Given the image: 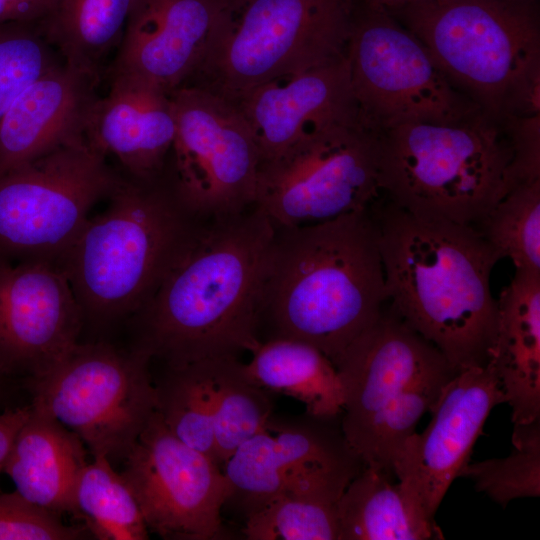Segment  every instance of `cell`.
<instances>
[{
  "label": "cell",
  "mask_w": 540,
  "mask_h": 540,
  "mask_svg": "<svg viewBox=\"0 0 540 540\" xmlns=\"http://www.w3.org/2000/svg\"><path fill=\"white\" fill-rule=\"evenodd\" d=\"M30 411L31 406L28 405L0 412V473L4 470L15 437L28 418Z\"/></svg>",
  "instance_id": "8d00e7d4"
},
{
  "label": "cell",
  "mask_w": 540,
  "mask_h": 540,
  "mask_svg": "<svg viewBox=\"0 0 540 540\" xmlns=\"http://www.w3.org/2000/svg\"><path fill=\"white\" fill-rule=\"evenodd\" d=\"M110 76L108 94L92 107L86 139L106 158L114 157L126 176L157 177L175 135L170 93L131 75Z\"/></svg>",
  "instance_id": "44dd1931"
},
{
  "label": "cell",
  "mask_w": 540,
  "mask_h": 540,
  "mask_svg": "<svg viewBox=\"0 0 540 540\" xmlns=\"http://www.w3.org/2000/svg\"><path fill=\"white\" fill-rule=\"evenodd\" d=\"M364 467L349 445L341 415L272 414L222 466L228 484L225 506L244 520L282 494L338 501Z\"/></svg>",
  "instance_id": "7c38bea8"
},
{
  "label": "cell",
  "mask_w": 540,
  "mask_h": 540,
  "mask_svg": "<svg viewBox=\"0 0 540 540\" xmlns=\"http://www.w3.org/2000/svg\"><path fill=\"white\" fill-rule=\"evenodd\" d=\"M159 176L124 175L61 259L84 318L138 314L204 221Z\"/></svg>",
  "instance_id": "277c9868"
},
{
  "label": "cell",
  "mask_w": 540,
  "mask_h": 540,
  "mask_svg": "<svg viewBox=\"0 0 540 540\" xmlns=\"http://www.w3.org/2000/svg\"><path fill=\"white\" fill-rule=\"evenodd\" d=\"M30 406L3 471L33 504L58 515L70 513L75 484L87 464L84 443L47 412Z\"/></svg>",
  "instance_id": "603a6c76"
},
{
  "label": "cell",
  "mask_w": 540,
  "mask_h": 540,
  "mask_svg": "<svg viewBox=\"0 0 540 540\" xmlns=\"http://www.w3.org/2000/svg\"><path fill=\"white\" fill-rule=\"evenodd\" d=\"M135 0H50L38 22L63 61L97 78L118 48Z\"/></svg>",
  "instance_id": "484cf974"
},
{
  "label": "cell",
  "mask_w": 540,
  "mask_h": 540,
  "mask_svg": "<svg viewBox=\"0 0 540 540\" xmlns=\"http://www.w3.org/2000/svg\"><path fill=\"white\" fill-rule=\"evenodd\" d=\"M337 501L315 495L282 494L244 520L248 540H338Z\"/></svg>",
  "instance_id": "1f68e13d"
},
{
  "label": "cell",
  "mask_w": 540,
  "mask_h": 540,
  "mask_svg": "<svg viewBox=\"0 0 540 540\" xmlns=\"http://www.w3.org/2000/svg\"><path fill=\"white\" fill-rule=\"evenodd\" d=\"M84 527L64 524L60 515L33 504L16 490L0 492V540H79Z\"/></svg>",
  "instance_id": "e575fe53"
},
{
  "label": "cell",
  "mask_w": 540,
  "mask_h": 540,
  "mask_svg": "<svg viewBox=\"0 0 540 540\" xmlns=\"http://www.w3.org/2000/svg\"><path fill=\"white\" fill-rule=\"evenodd\" d=\"M347 58L361 118L378 133L484 112L452 83L423 42L385 9L366 4L361 12L354 9Z\"/></svg>",
  "instance_id": "30bf717a"
},
{
  "label": "cell",
  "mask_w": 540,
  "mask_h": 540,
  "mask_svg": "<svg viewBox=\"0 0 540 540\" xmlns=\"http://www.w3.org/2000/svg\"><path fill=\"white\" fill-rule=\"evenodd\" d=\"M123 175L86 138L0 177V257L60 263L94 205Z\"/></svg>",
  "instance_id": "8fae6325"
},
{
  "label": "cell",
  "mask_w": 540,
  "mask_h": 540,
  "mask_svg": "<svg viewBox=\"0 0 540 540\" xmlns=\"http://www.w3.org/2000/svg\"><path fill=\"white\" fill-rule=\"evenodd\" d=\"M370 207L315 224L274 226L256 303L260 344L305 342L335 365L375 322L387 296Z\"/></svg>",
  "instance_id": "6da1fadb"
},
{
  "label": "cell",
  "mask_w": 540,
  "mask_h": 540,
  "mask_svg": "<svg viewBox=\"0 0 540 540\" xmlns=\"http://www.w3.org/2000/svg\"><path fill=\"white\" fill-rule=\"evenodd\" d=\"M394 478L388 470L364 465L336 503L338 540L444 539L440 527L414 509Z\"/></svg>",
  "instance_id": "cb8c5ba5"
},
{
  "label": "cell",
  "mask_w": 540,
  "mask_h": 540,
  "mask_svg": "<svg viewBox=\"0 0 540 540\" xmlns=\"http://www.w3.org/2000/svg\"><path fill=\"white\" fill-rule=\"evenodd\" d=\"M2 377H3V376L0 374V384H1V379H2Z\"/></svg>",
  "instance_id": "f35d334b"
},
{
  "label": "cell",
  "mask_w": 540,
  "mask_h": 540,
  "mask_svg": "<svg viewBox=\"0 0 540 540\" xmlns=\"http://www.w3.org/2000/svg\"><path fill=\"white\" fill-rule=\"evenodd\" d=\"M227 0H135L111 74L167 93L187 83L222 27Z\"/></svg>",
  "instance_id": "ac0fdd59"
},
{
  "label": "cell",
  "mask_w": 540,
  "mask_h": 540,
  "mask_svg": "<svg viewBox=\"0 0 540 540\" xmlns=\"http://www.w3.org/2000/svg\"><path fill=\"white\" fill-rule=\"evenodd\" d=\"M83 314L56 262L0 257V374L28 381L78 343Z\"/></svg>",
  "instance_id": "2e32d148"
},
{
  "label": "cell",
  "mask_w": 540,
  "mask_h": 540,
  "mask_svg": "<svg viewBox=\"0 0 540 540\" xmlns=\"http://www.w3.org/2000/svg\"><path fill=\"white\" fill-rule=\"evenodd\" d=\"M38 22L0 24V121L19 94L59 63Z\"/></svg>",
  "instance_id": "836d02e7"
},
{
  "label": "cell",
  "mask_w": 540,
  "mask_h": 540,
  "mask_svg": "<svg viewBox=\"0 0 540 540\" xmlns=\"http://www.w3.org/2000/svg\"><path fill=\"white\" fill-rule=\"evenodd\" d=\"M488 364L512 410L513 424L540 417V273L518 270L497 299Z\"/></svg>",
  "instance_id": "7402d4cb"
},
{
  "label": "cell",
  "mask_w": 540,
  "mask_h": 540,
  "mask_svg": "<svg viewBox=\"0 0 540 540\" xmlns=\"http://www.w3.org/2000/svg\"><path fill=\"white\" fill-rule=\"evenodd\" d=\"M245 363L249 376L273 394L295 398L305 411L321 417L342 414L344 390L334 363L305 342L275 339L263 342Z\"/></svg>",
  "instance_id": "d4e9b609"
},
{
  "label": "cell",
  "mask_w": 540,
  "mask_h": 540,
  "mask_svg": "<svg viewBox=\"0 0 540 540\" xmlns=\"http://www.w3.org/2000/svg\"><path fill=\"white\" fill-rule=\"evenodd\" d=\"M274 225L255 205L204 220L138 313L136 348L166 367L254 352L255 313Z\"/></svg>",
  "instance_id": "7a4b0ae2"
},
{
  "label": "cell",
  "mask_w": 540,
  "mask_h": 540,
  "mask_svg": "<svg viewBox=\"0 0 540 540\" xmlns=\"http://www.w3.org/2000/svg\"><path fill=\"white\" fill-rule=\"evenodd\" d=\"M355 0H227L194 84L236 102L272 79L347 54Z\"/></svg>",
  "instance_id": "52a82bcc"
},
{
  "label": "cell",
  "mask_w": 540,
  "mask_h": 540,
  "mask_svg": "<svg viewBox=\"0 0 540 540\" xmlns=\"http://www.w3.org/2000/svg\"><path fill=\"white\" fill-rule=\"evenodd\" d=\"M70 513L98 540H146L149 530L129 485L103 456H94L74 487Z\"/></svg>",
  "instance_id": "4316f807"
},
{
  "label": "cell",
  "mask_w": 540,
  "mask_h": 540,
  "mask_svg": "<svg viewBox=\"0 0 540 540\" xmlns=\"http://www.w3.org/2000/svg\"><path fill=\"white\" fill-rule=\"evenodd\" d=\"M370 209L389 308L455 373L486 366L497 322L490 276L499 256L472 226L418 216L391 201Z\"/></svg>",
  "instance_id": "3957f363"
},
{
  "label": "cell",
  "mask_w": 540,
  "mask_h": 540,
  "mask_svg": "<svg viewBox=\"0 0 540 540\" xmlns=\"http://www.w3.org/2000/svg\"><path fill=\"white\" fill-rule=\"evenodd\" d=\"M99 78L61 61L28 85L0 121V177L86 138Z\"/></svg>",
  "instance_id": "ffe728a7"
},
{
  "label": "cell",
  "mask_w": 540,
  "mask_h": 540,
  "mask_svg": "<svg viewBox=\"0 0 540 540\" xmlns=\"http://www.w3.org/2000/svg\"><path fill=\"white\" fill-rule=\"evenodd\" d=\"M381 192L379 133L360 117L306 134L261 162L254 205L274 226H301L366 210Z\"/></svg>",
  "instance_id": "9c48e42d"
},
{
  "label": "cell",
  "mask_w": 540,
  "mask_h": 540,
  "mask_svg": "<svg viewBox=\"0 0 540 540\" xmlns=\"http://www.w3.org/2000/svg\"><path fill=\"white\" fill-rule=\"evenodd\" d=\"M50 0H0V24L39 22Z\"/></svg>",
  "instance_id": "d590c367"
},
{
  "label": "cell",
  "mask_w": 540,
  "mask_h": 540,
  "mask_svg": "<svg viewBox=\"0 0 540 540\" xmlns=\"http://www.w3.org/2000/svg\"><path fill=\"white\" fill-rule=\"evenodd\" d=\"M511 441L513 450L508 456L469 460L459 473L502 507L518 498L540 495V417L513 424Z\"/></svg>",
  "instance_id": "4dcf8cb0"
},
{
  "label": "cell",
  "mask_w": 540,
  "mask_h": 540,
  "mask_svg": "<svg viewBox=\"0 0 540 540\" xmlns=\"http://www.w3.org/2000/svg\"><path fill=\"white\" fill-rule=\"evenodd\" d=\"M528 0H425L388 11L452 83L499 120L540 112V30Z\"/></svg>",
  "instance_id": "8992f818"
},
{
  "label": "cell",
  "mask_w": 540,
  "mask_h": 540,
  "mask_svg": "<svg viewBox=\"0 0 540 540\" xmlns=\"http://www.w3.org/2000/svg\"><path fill=\"white\" fill-rule=\"evenodd\" d=\"M453 371L435 374L405 389L382 412L362 456L364 465L393 473L392 461L421 417L430 411ZM394 474V473H393Z\"/></svg>",
  "instance_id": "d6a6232c"
},
{
  "label": "cell",
  "mask_w": 540,
  "mask_h": 540,
  "mask_svg": "<svg viewBox=\"0 0 540 540\" xmlns=\"http://www.w3.org/2000/svg\"><path fill=\"white\" fill-rule=\"evenodd\" d=\"M357 1H361V3L369 5V6L379 7L387 11H393L400 7H403L412 3H416V2H420V1H425V0H357Z\"/></svg>",
  "instance_id": "74e56055"
},
{
  "label": "cell",
  "mask_w": 540,
  "mask_h": 540,
  "mask_svg": "<svg viewBox=\"0 0 540 540\" xmlns=\"http://www.w3.org/2000/svg\"><path fill=\"white\" fill-rule=\"evenodd\" d=\"M154 384L156 412L168 430L216 461L211 359L166 367Z\"/></svg>",
  "instance_id": "f1b7e54d"
},
{
  "label": "cell",
  "mask_w": 540,
  "mask_h": 540,
  "mask_svg": "<svg viewBox=\"0 0 540 540\" xmlns=\"http://www.w3.org/2000/svg\"><path fill=\"white\" fill-rule=\"evenodd\" d=\"M476 229L500 259L540 273V178L517 183Z\"/></svg>",
  "instance_id": "f546056e"
},
{
  "label": "cell",
  "mask_w": 540,
  "mask_h": 540,
  "mask_svg": "<svg viewBox=\"0 0 540 540\" xmlns=\"http://www.w3.org/2000/svg\"><path fill=\"white\" fill-rule=\"evenodd\" d=\"M379 176L398 207L474 228L521 182L506 123L485 112L379 132Z\"/></svg>",
  "instance_id": "5b68a950"
},
{
  "label": "cell",
  "mask_w": 540,
  "mask_h": 540,
  "mask_svg": "<svg viewBox=\"0 0 540 540\" xmlns=\"http://www.w3.org/2000/svg\"><path fill=\"white\" fill-rule=\"evenodd\" d=\"M335 366L344 390L342 430L361 460L377 420L393 400L420 380L453 371L443 354L390 308L382 310Z\"/></svg>",
  "instance_id": "e0dca14e"
},
{
  "label": "cell",
  "mask_w": 540,
  "mask_h": 540,
  "mask_svg": "<svg viewBox=\"0 0 540 540\" xmlns=\"http://www.w3.org/2000/svg\"><path fill=\"white\" fill-rule=\"evenodd\" d=\"M150 360L136 347L78 342L49 372L28 381L31 404L74 432L93 457L124 461L156 411Z\"/></svg>",
  "instance_id": "ba28073f"
},
{
  "label": "cell",
  "mask_w": 540,
  "mask_h": 540,
  "mask_svg": "<svg viewBox=\"0 0 540 540\" xmlns=\"http://www.w3.org/2000/svg\"><path fill=\"white\" fill-rule=\"evenodd\" d=\"M235 104L250 126L261 162L277 156L306 134L361 117L347 54L328 64L267 81Z\"/></svg>",
  "instance_id": "d6986e66"
},
{
  "label": "cell",
  "mask_w": 540,
  "mask_h": 540,
  "mask_svg": "<svg viewBox=\"0 0 540 540\" xmlns=\"http://www.w3.org/2000/svg\"><path fill=\"white\" fill-rule=\"evenodd\" d=\"M121 475L149 531L166 540L227 538L222 467L173 435L156 411L124 459Z\"/></svg>",
  "instance_id": "5bb4252c"
},
{
  "label": "cell",
  "mask_w": 540,
  "mask_h": 540,
  "mask_svg": "<svg viewBox=\"0 0 540 540\" xmlns=\"http://www.w3.org/2000/svg\"><path fill=\"white\" fill-rule=\"evenodd\" d=\"M170 96L175 116L171 182L181 202L204 220L252 207L261 159L238 106L194 84Z\"/></svg>",
  "instance_id": "4fadbf2b"
},
{
  "label": "cell",
  "mask_w": 540,
  "mask_h": 540,
  "mask_svg": "<svg viewBox=\"0 0 540 540\" xmlns=\"http://www.w3.org/2000/svg\"><path fill=\"white\" fill-rule=\"evenodd\" d=\"M501 403L506 397L489 364L456 373L430 410L427 427L409 436L393 458L392 471L404 496L425 519L435 521L488 416Z\"/></svg>",
  "instance_id": "9a60e30c"
},
{
  "label": "cell",
  "mask_w": 540,
  "mask_h": 540,
  "mask_svg": "<svg viewBox=\"0 0 540 540\" xmlns=\"http://www.w3.org/2000/svg\"><path fill=\"white\" fill-rule=\"evenodd\" d=\"M215 456L222 467L274 413L273 393L258 385L236 356L211 359Z\"/></svg>",
  "instance_id": "83f0119b"
}]
</instances>
